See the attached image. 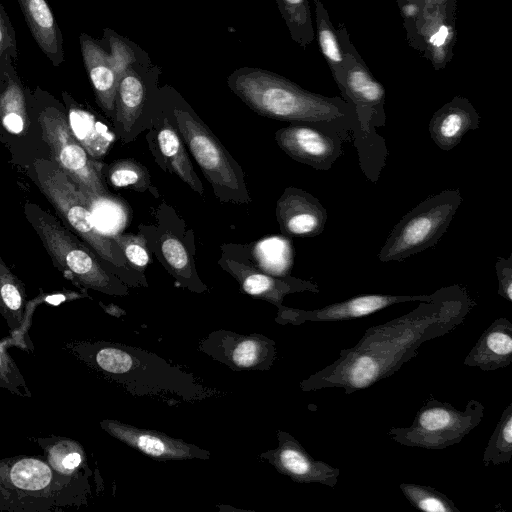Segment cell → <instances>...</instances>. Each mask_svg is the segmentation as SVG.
I'll list each match as a JSON object with an SVG mask.
<instances>
[{"instance_id": "cell-21", "label": "cell", "mask_w": 512, "mask_h": 512, "mask_svg": "<svg viewBox=\"0 0 512 512\" xmlns=\"http://www.w3.org/2000/svg\"><path fill=\"white\" fill-rule=\"evenodd\" d=\"M280 231L289 237H315L325 228L328 212L312 194L287 187L276 203Z\"/></svg>"}, {"instance_id": "cell-26", "label": "cell", "mask_w": 512, "mask_h": 512, "mask_svg": "<svg viewBox=\"0 0 512 512\" xmlns=\"http://www.w3.org/2000/svg\"><path fill=\"white\" fill-rule=\"evenodd\" d=\"M512 363V323L495 319L480 335L464 359V365L483 371L505 368Z\"/></svg>"}, {"instance_id": "cell-8", "label": "cell", "mask_w": 512, "mask_h": 512, "mask_svg": "<svg viewBox=\"0 0 512 512\" xmlns=\"http://www.w3.org/2000/svg\"><path fill=\"white\" fill-rule=\"evenodd\" d=\"M33 97L39 104L37 121L50 159L73 181L92 208L114 199L104 183V165L76 140L63 107L41 89H36Z\"/></svg>"}, {"instance_id": "cell-29", "label": "cell", "mask_w": 512, "mask_h": 512, "mask_svg": "<svg viewBox=\"0 0 512 512\" xmlns=\"http://www.w3.org/2000/svg\"><path fill=\"white\" fill-rule=\"evenodd\" d=\"M44 458L57 472L68 476H92L86 452L76 440L51 436L37 439Z\"/></svg>"}, {"instance_id": "cell-38", "label": "cell", "mask_w": 512, "mask_h": 512, "mask_svg": "<svg viewBox=\"0 0 512 512\" xmlns=\"http://www.w3.org/2000/svg\"><path fill=\"white\" fill-rule=\"evenodd\" d=\"M8 55L14 62L18 58L16 32L10 18L0 2V56Z\"/></svg>"}, {"instance_id": "cell-17", "label": "cell", "mask_w": 512, "mask_h": 512, "mask_svg": "<svg viewBox=\"0 0 512 512\" xmlns=\"http://www.w3.org/2000/svg\"><path fill=\"white\" fill-rule=\"evenodd\" d=\"M432 298L433 293L429 295L364 294L313 310L282 305L278 308L275 321L282 325H300L306 322L351 320L371 315L395 304L429 301Z\"/></svg>"}, {"instance_id": "cell-40", "label": "cell", "mask_w": 512, "mask_h": 512, "mask_svg": "<svg viewBox=\"0 0 512 512\" xmlns=\"http://www.w3.org/2000/svg\"><path fill=\"white\" fill-rule=\"evenodd\" d=\"M423 11L438 13L450 20H456L457 0H424Z\"/></svg>"}, {"instance_id": "cell-6", "label": "cell", "mask_w": 512, "mask_h": 512, "mask_svg": "<svg viewBox=\"0 0 512 512\" xmlns=\"http://www.w3.org/2000/svg\"><path fill=\"white\" fill-rule=\"evenodd\" d=\"M161 88L171 120L215 197L223 203H251L245 174L239 163L179 92L169 85Z\"/></svg>"}, {"instance_id": "cell-25", "label": "cell", "mask_w": 512, "mask_h": 512, "mask_svg": "<svg viewBox=\"0 0 512 512\" xmlns=\"http://www.w3.org/2000/svg\"><path fill=\"white\" fill-rule=\"evenodd\" d=\"M72 134L95 160L105 156L116 140V134L90 109L78 103L68 92H62Z\"/></svg>"}, {"instance_id": "cell-33", "label": "cell", "mask_w": 512, "mask_h": 512, "mask_svg": "<svg viewBox=\"0 0 512 512\" xmlns=\"http://www.w3.org/2000/svg\"><path fill=\"white\" fill-rule=\"evenodd\" d=\"M512 456V402L503 410L483 453L484 466L508 464Z\"/></svg>"}, {"instance_id": "cell-10", "label": "cell", "mask_w": 512, "mask_h": 512, "mask_svg": "<svg viewBox=\"0 0 512 512\" xmlns=\"http://www.w3.org/2000/svg\"><path fill=\"white\" fill-rule=\"evenodd\" d=\"M462 200L458 189L428 196L395 224L377 258L381 262L403 261L436 245Z\"/></svg>"}, {"instance_id": "cell-31", "label": "cell", "mask_w": 512, "mask_h": 512, "mask_svg": "<svg viewBox=\"0 0 512 512\" xmlns=\"http://www.w3.org/2000/svg\"><path fill=\"white\" fill-rule=\"evenodd\" d=\"M291 39L306 49L315 40L308 0H275Z\"/></svg>"}, {"instance_id": "cell-18", "label": "cell", "mask_w": 512, "mask_h": 512, "mask_svg": "<svg viewBox=\"0 0 512 512\" xmlns=\"http://www.w3.org/2000/svg\"><path fill=\"white\" fill-rule=\"evenodd\" d=\"M100 427L110 436L156 461L211 457L208 450L157 430L138 428L115 419H104Z\"/></svg>"}, {"instance_id": "cell-5", "label": "cell", "mask_w": 512, "mask_h": 512, "mask_svg": "<svg viewBox=\"0 0 512 512\" xmlns=\"http://www.w3.org/2000/svg\"><path fill=\"white\" fill-rule=\"evenodd\" d=\"M337 35L344 53V73L338 88L341 97L354 108L360 134L354 140L362 171L377 181L385 165L387 150L376 128L385 125V88L378 82L350 41L346 27L339 24Z\"/></svg>"}, {"instance_id": "cell-4", "label": "cell", "mask_w": 512, "mask_h": 512, "mask_svg": "<svg viewBox=\"0 0 512 512\" xmlns=\"http://www.w3.org/2000/svg\"><path fill=\"white\" fill-rule=\"evenodd\" d=\"M91 476H68L54 470L44 457L0 459V510L63 512L87 506Z\"/></svg>"}, {"instance_id": "cell-24", "label": "cell", "mask_w": 512, "mask_h": 512, "mask_svg": "<svg viewBox=\"0 0 512 512\" xmlns=\"http://www.w3.org/2000/svg\"><path fill=\"white\" fill-rule=\"evenodd\" d=\"M480 127V116L465 97L455 96L431 117L429 132L438 148L444 151L456 147L471 130Z\"/></svg>"}, {"instance_id": "cell-22", "label": "cell", "mask_w": 512, "mask_h": 512, "mask_svg": "<svg viewBox=\"0 0 512 512\" xmlns=\"http://www.w3.org/2000/svg\"><path fill=\"white\" fill-rule=\"evenodd\" d=\"M404 27L409 45L421 52L435 70L445 68L453 56L457 38L456 20L422 10L413 23Z\"/></svg>"}, {"instance_id": "cell-19", "label": "cell", "mask_w": 512, "mask_h": 512, "mask_svg": "<svg viewBox=\"0 0 512 512\" xmlns=\"http://www.w3.org/2000/svg\"><path fill=\"white\" fill-rule=\"evenodd\" d=\"M278 446L259 454L260 459L271 464L280 474L296 483H318L330 488L337 484L340 470L321 460L314 459L290 433L277 432Z\"/></svg>"}, {"instance_id": "cell-13", "label": "cell", "mask_w": 512, "mask_h": 512, "mask_svg": "<svg viewBox=\"0 0 512 512\" xmlns=\"http://www.w3.org/2000/svg\"><path fill=\"white\" fill-rule=\"evenodd\" d=\"M161 67L151 60L132 63L121 76L116 97L113 128L124 143L149 130L157 110Z\"/></svg>"}, {"instance_id": "cell-36", "label": "cell", "mask_w": 512, "mask_h": 512, "mask_svg": "<svg viewBox=\"0 0 512 512\" xmlns=\"http://www.w3.org/2000/svg\"><path fill=\"white\" fill-rule=\"evenodd\" d=\"M109 237L122 251L126 262L139 272H142L151 262L150 250L143 235L112 233Z\"/></svg>"}, {"instance_id": "cell-39", "label": "cell", "mask_w": 512, "mask_h": 512, "mask_svg": "<svg viewBox=\"0 0 512 512\" xmlns=\"http://www.w3.org/2000/svg\"><path fill=\"white\" fill-rule=\"evenodd\" d=\"M495 269L498 280L497 293L508 302H512V256L497 257Z\"/></svg>"}, {"instance_id": "cell-14", "label": "cell", "mask_w": 512, "mask_h": 512, "mask_svg": "<svg viewBox=\"0 0 512 512\" xmlns=\"http://www.w3.org/2000/svg\"><path fill=\"white\" fill-rule=\"evenodd\" d=\"M359 135V124L346 120L323 123H291L275 132L280 149L293 160L327 171L343 154L342 143Z\"/></svg>"}, {"instance_id": "cell-12", "label": "cell", "mask_w": 512, "mask_h": 512, "mask_svg": "<svg viewBox=\"0 0 512 512\" xmlns=\"http://www.w3.org/2000/svg\"><path fill=\"white\" fill-rule=\"evenodd\" d=\"M103 40L87 33L79 35L84 67L90 79L96 101L113 122L115 97L121 76L136 61L149 60V55L132 40L105 28Z\"/></svg>"}, {"instance_id": "cell-34", "label": "cell", "mask_w": 512, "mask_h": 512, "mask_svg": "<svg viewBox=\"0 0 512 512\" xmlns=\"http://www.w3.org/2000/svg\"><path fill=\"white\" fill-rule=\"evenodd\" d=\"M103 175L118 189H132L144 192L151 186L149 171L132 158L119 159L111 163Z\"/></svg>"}, {"instance_id": "cell-23", "label": "cell", "mask_w": 512, "mask_h": 512, "mask_svg": "<svg viewBox=\"0 0 512 512\" xmlns=\"http://www.w3.org/2000/svg\"><path fill=\"white\" fill-rule=\"evenodd\" d=\"M39 302L41 299L27 301L24 284L0 257V314L11 335L9 339H3L7 346L27 348L32 314Z\"/></svg>"}, {"instance_id": "cell-28", "label": "cell", "mask_w": 512, "mask_h": 512, "mask_svg": "<svg viewBox=\"0 0 512 512\" xmlns=\"http://www.w3.org/2000/svg\"><path fill=\"white\" fill-rule=\"evenodd\" d=\"M158 251L162 264L182 287L196 293L207 291L196 266L183 242L171 232H164L158 240Z\"/></svg>"}, {"instance_id": "cell-20", "label": "cell", "mask_w": 512, "mask_h": 512, "mask_svg": "<svg viewBox=\"0 0 512 512\" xmlns=\"http://www.w3.org/2000/svg\"><path fill=\"white\" fill-rule=\"evenodd\" d=\"M219 265L238 282L243 293L268 301L277 308L283 305L284 297L288 294L305 291L318 293L320 291L318 285L311 281L290 275L272 276L224 254L219 259Z\"/></svg>"}, {"instance_id": "cell-1", "label": "cell", "mask_w": 512, "mask_h": 512, "mask_svg": "<svg viewBox=\"0 0 512 512\" xmlns=\"http://www.w3.org/2000/svg\"><path fill=\"white\" fill-rule=\"evenodd\" d=\"M476 305L464 286L442 287L412 311L369 327L353 347L340 350L331 364L302 380L300 389L341 388L345 394L366 389L399 371L422 344L461 325Z\"/></svg>"}, {"instance_id": "cell-37", "label": "cell", "mask_w": 512, "mask_h": 512, "mask_svg": "<svg viewBox=\"0 0 512 512\" xmlns=\"http://www.w3.org/2000/svg\"><path fill=\"white\" fill-rule=\"evenodd\" d=\"M7 349L8 346L0 340V388L20 397L31 398L32 393L24 376Z\"/></svg>"}, {"instance_id": "cell-2", "label": "cell", "mask_w": 512, "mask_h": 512, "mask_svg": "<svg viewBox=\"0 0 512 512\" xmlns=\"http://www.w3.org/2000/svg\"><path fill=\"white\" fill-rule=\"evenodd\" d=\"M65 349L134 395H175L184 401L196 402L217 393L192 374L134 346L103 340L72 341L65 345Z\"/></svg>"}, {"instance_id": "cell-16", "label": "cell", "mask_w": 512, "mask_h": 512, "mask_svg": "<svg viewBox=\"0 0 512 512\" xmlns=\"http://www.w3.org/2000/svg\"><path fill=\"white\" fill-rule=\"evenodd\" d=\"M149 131L147 139L150 149L162 169L175 174L194 192L203 197V184L195 172L187 148L171 120L161 87L157 110Z\"/></svg>"}, {"instance_id": "cell-7", "label": "cell", "mask_w": 512, "mask_h": 512, "mask_svg": "<svg viewBox=\"0 0 512 512\" xmlns=\"http://www.w3.org/2000/svg\"><path fill=\"white\" fill-rule=\"evenodd\" d=\"M24 215L38 234L55 266L75 283L112 296H126L128 286L108 272L78 236L49 211L33 202L24 204Z\"/></svg>"}, {"instance_id": "cell-35", "label": "cell", "mask_w": 512, "mask_h": 512, "mask_svg": "<svg viewBox=\"0 0 512 512\" xmlns=\"http://www.w3.org/2000/svg\"><path fill=\"white\" fill-rule=\"evenodd\" d=\"M411 505L426 512H460L456 504L445 494L427 485L401 483L399 485Z\"/></svg>"}, {"instance_id": "cell-41", "label": "cell", "mask_w": 512, "mask_h": 512, "mask_svg": "<svg viewBox=\"0 0 512 512\" xmlns=\"http://www.w3.org/2000/svg\"><path fill=\"white\" fill-rule=\"evenodd\" d=\"M99 304L103 307V309L107 313H109L113 316L120 317L121 315L125 314V311L117 305H114V304L103 305V303H101V302Z\"/></svg>"}, {"instance_id": "cell-3", "label": "cell", "mask_w": 512, "mask_h": 512, "mask_svg": "<svg viewBox=\"0 0 512 512\" xmlns=\"http://www.w3.org/2000/svg\"><path fill=\"white\" fill-rule=\"evenodd\" d=\"M227 85L244 104L260 116L290 123H323L336 120L358 123L354 108L342 97H328L310 92L272 71L241 67L227 77Z\"/></svg>"}, {"instance_id": "cell-42", "label": "cell", "mask_w": 512, "mask_h": 512, "mask_svg": "<svg viewBox=\"0 0 512 512\" xmlns=\"http://www.w3.org/2000/svg\"><path fill=\"white\" fill-rule=\"evenodd\" d=\"M398 5H402L404 3H417L422 8L424 7V0H397Z\"/></svg>"}, {"instance_id": "cell-30", "label": "cell", "mask_w": 512, "mask_h": 512, "mask_svg": "<svg viewBox=\"0 0 512 512\" xmlns=\"http://www.w3.org/2000/svg\"><path fill=\"white\" fill-rule=\"evenodd\" d=\"M313 3L319 48L338 86L343 79L344 53L327 9L320 0H313Z\"/></svg>"}, {"instance_id": "cell-15", "label": "cell", "mask_w": 512, "mask_h": 512, "mask_svg": "<svg viewBox=\"0 0 512 512\" xmlns=\"http://www.w3.org/2000/svg\"><path fill=\"white\" fill-rule=\"evenodd\" d=\"M198 349L234 371L269 370L277 355L276 342L267 336L224 329L209 333Z\"/></svg>"}, {"instance_id": "cell-9", "label": "cell", "mask_w": 512, "mask_h": 512, "mask_svg": "<svg viewBox=\"0 0 512 512\" xmlns=\"http://www.w3.org/2000/svg\"><path fill=\"white\" fill-rule=\"evenodd\" d=\"M28 173L72 232L102 260L116 268L127 267L120 248L109 235L97 228L88 200L51 159H35Z\"/></svg>"}, {"instance_id": "cell-11", "label": "cell", "mask_w": 512, "mask_h": 512, "mask_svg": "<svg viewBox=\"0 0 512 512\" xmlns=\"http://www.w3.org/2000/svg\"><path fill=\"white\" fill-rule=\"evenodd\" d=\"M484 417V405L475 399L459 410L429 394L407 427H392L388 436L395 442L429 450H441L461 442Z\"/></svg>"}, {"instance_id": "cell-27", "label": "cell", "mask_w": 512, "mask_h": 512, "mask_svg": "<svg viewBox=\"0 0 512 512\" xmlns=\"http://www.w3.org/2000/svg\"><path fill=\"white\" fill-rule=\"evenodd\" d=\"M26 24L40 50L53 66L64 61L63 35L46 0H17Z\"/></svg>"}, {"instance_id": "cell-32", "label": "cell", "mask_w": 512, "mask_h": 512, "mask_svg": "<svg viewBox=\"0 0 512 512\" xmlns=\"http://www.w3.org/2000/svg\"><path fill=\"white\" fill-rule=\"evenodd\" d=\"M260 270L276 277L288 276L293 262L291 243L282 237L265 238L255 246Z\"/></svg>"}]
</instances>
